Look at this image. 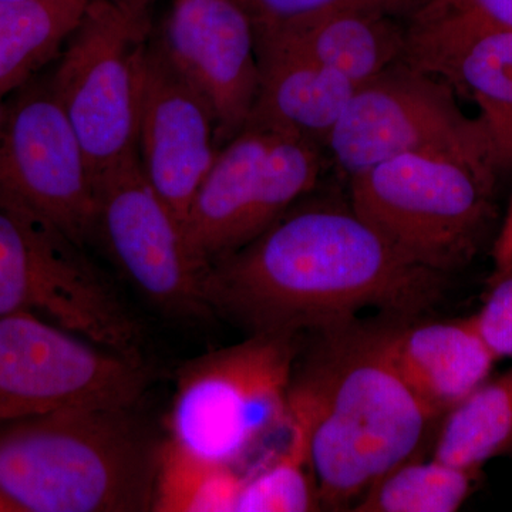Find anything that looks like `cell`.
Masks as SVG:
<instances>
[{"mask_svg": "<svg viewBox=\"0 0 512 512\" xmlns=\"http://www.w3.org/2000/svg\"><path fill=\"white\" fill-rule=\"evenodd\" d=\"M303 200L205 271L210 315L249 335H302L366 309L402 318L440 301L447 276L404 261L350 204Z\"/></svg>", "mask_w": 512, "mask_h": 512, "instance_id": "obj_1", "label": "cell"}, {"mask_svg": "<svg viewBox=\"0 0 512 512\" xmlns=\"http://www.w3.org/2000/svg\"><path fill=\"white\" fill-rule=\"evenodd\" d=\"M309 333L289 403L308 420L322 510L352 511L387 471L424 456L440 423L394 369L376 322L353 318Z\"/></svg>", "mask_w": 512, "mask_h": 512, "instance_id": "obj_2", "label": "cell"}, {"mask_svg": "<svg viewBox=\"0 0 512 512\" xmlns=\"http://www.w3.org/2000/svg\"><path fill=\"white\" fill-rule=\"evenodd\" d=\"M163 440L136 407H79L0 423V500L9 512L153 508Z\"/></svg>", "mask_w": 512, "mask_h": 512, "instance_id": "obj_3", "label": "cell"}, {"mask_svg": "<svg viewBox=\"0 0 512 512\" xmlns=\"http://www.w3.org/2000/svg\"><path fill=\"white\" fill-rule=\"evenodd\" d=\"M497 174L461 154H402L349 180V204L404 261L448 276L483 242Z\"/></svg>", "mask_w": 512, "mask_h": 512, "instance_id": "obj_4", "label": "cell"}, {"mask_svg": "<svg viewBox=\"0 0 512 512\" xmlns=\"http://www.w3.org/2000/svg\"><path fill=\"white\" fill-rule=\"evenodd\" d=\"M302 335L251 333L185 363L175 380L167 439L202 460L237 466L288 424Z\"/></svg>", "mask_w": 512, "mask_h": 512, "instance_id": "obj_5", "label": "cell"}, {"mask_svg": "<svg viewBox=\"0 0 512 512\" xmlns=\"http://www.w3.org/2000/svg\"><path fill=\"white\" fill-rule=\"evenodd\" d=\"M322 163L320 147L262 124L248 123L225 143L184 221L188 249L204 274L308 197Z\"/></svg>", "mask_w": 512, "mask_h": 512, "instance_id": "obj_6", "label": "cell"}, {"mask_svg": "<svg viewBox=\"0 0 512 512\" xmlns=\"http://www.w3.org/2000/svg\"><path fill=\"white\" fill-rule=\"evenodd\" d=\"M18 312L144 359L140 320L87 249L52 225L0 205V315Z\"/></svg>", "mask_w": 512, "mask_h": 512, "instance_id": "obj_7", "label": "cell"}, {"mask_svg": "<svg viewBox=\"0 0 512 512\" xmlns=\"http://www.w3.org/2000/svg\"><path fill=\"white\" fill-rule=\"evenodd\" d=\"M150 37L148 10L90 0L57 56L50 84L94 175L137 154L140 63Z\"/></svg>", "mask_w": 512, "mask_h": 512, "instance_id": "obj_8", "label": "cell"}, {"mask_svg": "<svg viewBox=\"0 0 512 512\" xmlns=\"http://www.w3.org/2000/svg\"><path fill=\"white\" fill-rule=\"evenodd\" d=\"M150 382L141 357L33 313L0 315V423L79 407H136Z\"/></svg>", "mask_w": 512, "mask_h": 512, "instance_id": "obj_9", "label": "cell"}, {"mask_svg": "<svg viewBox=\"0 0 512 512\" xmlns=\"http://www.w3.org/2000/svg\"><path fill=\"white\" fill-rule=\"evenodd\" d=\"M325 148L348 181L409 153L461 154L497 168L483 123L461 111L453 87L404 60L357 87Z\"/></svg>", "mask_w": 512, "mask_h": 512, "instance_id": "obj_10", "label": "cell"}, {"mask_svg": "<svg viewBox=\"0 0 512 512\" xmlns=\"http://www.w3.org/2000/svg\"><path fill=\"white\" fill-rule=\"evenodd\" d=\"M0 205L93 244L96 188L89 160L50 80L26 84L0 127Z\"/></svg>", "mask_w": 512, "mask_h": 512, "instance_id": "obj_11", "label": "cell"}, {"mask_svg": "<svg viewBox=\"0 0 512 512\" xmlns=\"http://www.w3.org/2000/svg\"><path fill=\"white\" fill-rule=\"evenodd\" d=\"M93 244L161 313L177 319L210 316L204 271L192 258L184 229L141 170L137 154L94 175Z\"/></svg>", "mask_w": 512, "mask_h": 512, "instance_id": "obj_12", "label": "cell"}, {"mask_svg": "<svg viewBox=\"0 0 512 512\" xmlns=\"http://www.w3.org/2000/svg\"><path fill=\"white\" fill-rule=\"evenodd\" d=\"M218 150L210 106L151 35L140 63L137 157L148 183L183 229Z\"/></svg>", "mask_w": 512, "mask_h": 512, "instance_id": "obj_13", "label": "cell"}, {"mask_svg": "<svg viewBox=\"0 0 512 512\" xmlns=\"http://www.w3.org/2000/svg\"><path fill=\"white\" fill-rule=\"evenodd\" d=\"M156 37L210 106L221 148L247 126L258 94L256 35L247 9L239 0H174Z\"/></svg>", "mask_w": 512, "mask_h": 512, "instance_id": "obj_14", "label": "cell"}, {"mask_svg": "<svg viewBox=\"0 0 512 512\" xmlns=\"http://www.w3.org/2000/svg\"><path fill=\"white\" fill-rule=\"evenodd\" d=\"M404 62L463 90L480 109L498 173L512 168V32L419 13L407 25Z\"/></svg>", "mask_w": 512, "mask_h": 512, "instance_id": "obj_15", "label": "cell"}, {"mask_svg": "<svg viewBox=\"0 0 512 512\" xmlns=\"http://www.w3.org/2000/svg\"><path fill=\"white\" fill-rule=\"evenodd\" d=\"M380 343L414 396L437 421L490 377L497 362L473 319L376 320Z\"/></svg>", "mask_w": 512, "mask_h": 512, "instance_id": "obj_16", "label": "cell"}, {"mask_svg": "<svg viewBox=\"0 0 512 512\" xmlns=\"http://www.w3.org/2000/svg\"><path fill=\"white\" fill-rule=\"evenodd\" d=\"M259 87L248 123L325 147L357 87L291 47L256 37ZM247 123V124H248Z\"/></svg>", "mask_w": 512, "mask_h": 512, "instance_id": "obj_17", "label": "cell"}, {"mask_svg": "<svg viewBox=\"0 0 512 512\" xmlns=\"http://www.w3.org/2000/svg\"><path fill=\"white\" fill-rule=\"evenodd\" d=\"M370 12H330L276 28L255 29L256 37L296 50L362 86L403 62L407 26Z\"/></svg>", "mask_w": 512, "mask_h": 512, "instance_id": "obj_18", "label": "cell"}, {"mask_svg": "<svg viewBox=\"0 0 512 512\" xmlns=\"http://www.w3.org/2000/svg\"><path fill=\"white\" fill-rule=\"evenodd\" d=\"M90 0H0V97L60 55Z\"/></svg>", "mask_w": 512, "mask_h": 512, "instance_id": "obj_19", "label": "cell"}, {"mask_svg": "<svg viewBox=\"0 0 512 512\" xmlns=\"http://www.w3.org/2000/svg\"><path fill=\"white\" fill-rule=\"evenodd\" d=\"M512 456V367L481 383L440 421L433 457L480 471L494 458Z\"/></svg>", "mask_w": 512, "mask_h": 512, "instance_id": "obj_20", "label": "cell"}, {"mask_svg": "<svg viewBox=\"0 0 512 512\" xmlns=\"http://www.w3.org/2000/svg\"><path fill=\"white\" fill-rule=\"evenodd\" d=\"M284 447L245 474L235 512H311L322 510L313 471L308 420L289 403Z\"/></svg>", "mask_w": 512, "mask_h": 512, "instance_id": "obj_21", "label": "cell"}, {"mask_svg": "<svg viewBox=\"0 0 512 512\" xmlns=\"http://www.w3.org/2000/svg\"><path fill=\"white\" fill-rule=\"evenodd\" d=\"M477 478V470L433 456L410 458L380 477L352 511L454 512L473 493Z\"/></svg>", "mask_w": 512, "mask_h": 512, "instance_id": "obj_22", "label": "cell"}, {"mask_svg": "<svg viewBox=\"0 0 512 512\" xmlns=\"http://www.w3.org/2000/svg\"><path fill=\"white\" fill-rule=\"evenodd\" d=\"M244 477L237 466L192 456L165 437L158 458L151 511H235Z\"/></svg>", "mask_w": 512, "mask_h": 512, "instance_id": "obj_23", "label": "cell"}, {"mask_svg": "<svg viewBox=\"0 0 512 512\" xmlns=\"http://www.w3.org/2000/svg\"><path fill=\"white\" fill-rule=\"evenodd\" d=\"M255 29L276 28L330 12H370L410 22L431 0H239Z\"/></svg>", "mask_w": 512, "mask_h": 512, "instance_id": "obj_24", "label": "cell"}, {"mask_svg": "<svg viewBox=\"0 0 512 512\" xmlns=\"http://www.w3.org/2000/svg\"><path fill=\"white\" fill-rule=\"evenodd\" d=\"M471 319L495 359L512 357V268L494 275L493 289Z\"/></svg>", "mask_w": 512, "mask_h": 512, "instance_id": "obj_25", "label": "cell"}, {"mask_svg": "<svg viewBox=\"0 0 512 512\" xmlns=\"http://www.w3.org/2000/svg\"><path fill=\"white\" fill-rule=\"evenodd\" d=\"M420 13L451 16L474 28L512 32V0H431Z\"/></svg>", "mask_w": 512, "mask_h": 512, "instance_id": "obj_26", "label": "cell"}, {"mask_svg": "<svg viewBox=\"0 0 512 512\" xmlns=\"http://www.w3.org/2000/svg\"><path fill=\"white\" fill-rule=\"evenodd\" d=\"M493 259L495 275L512 268V195L503 227L494 242Z\"/></svg>", "mask_w": 512, "mask_h": 512, "instance_id": "obj_27", "label": "cell"}, {"mask_svg": "<svg viewBox=\"0 0 512 512\" xmlns=\"http://www.w3.org/2000/svg\"><path fill=\"white\" fill-rule=\"evenodd\" d=\"M124 2L136 6V8L138 9L148 10V8H150V5L154 2V0H124Z\"/></svg>", "mask_w": 512, "mask_h": 512, "instance_id": "obj_28", "label": "cell"}, {"mask_svg": "<svg viewBox=\"0 0 512 512\" xmlns=\"http://www.w3.org/2000/svg\"><path fill=\"white\" fill-rule=\"evenodd\" d=\"M6 104H3V99L0 97V127H2L3 120H5Z\"/></svg>", "mask_w": 512, "mask_h": 512, "instance_id": "obj_29", "label": "cell"}, {"mask_svg": "<svg viewBox=\"0 0 512 512\" xmlns=\"http://www.w3.org/2000/svg\"><path fill=\"white\" fill-rule=\"evenodd\" d=\"M0 512H9L8 505L3 503L2 500H0Z\"/></svg>", "mask_w": 512, "mask_h": 512, "instance_id": "obj_30", "label": "cell"}]
</instances>
